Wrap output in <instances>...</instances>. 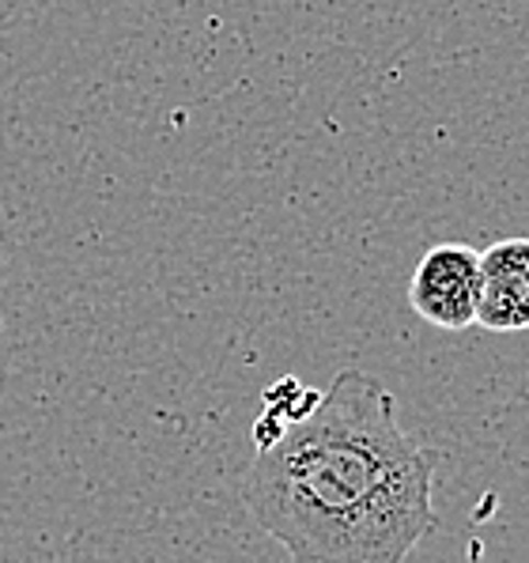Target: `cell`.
Returning a JSON list of instances; mask_svg holds the SVG:
<instances>
[{
  "label": "cell",
  "mask_w": 529,
  "mask_h": 563,
  "mask_svg": "<svg viewBox=\"0 0 529 563\" xmlns=\"http://www.w3.org/2000/svg\"><path fill=\"white\" fill-rule=\"evenodd\" d=\"M481 299V250L465 242H439L420 257L409 284V307L436 329L476 325Z\"/></svg>",
  "instance_id": "7a4b0ae2"
},
{
  "label": "cell",
  "mask_w": 529,
  "mask_h": 563,
  "mask_svg": "<svg viewBox=\"0 0 529 563\" xmlns=\"http://www.w3.org/2000/svg\"><path fill=\"white\" fill-rule=\"evenodd\" d=\"M476 325L488 333L529 329V239H499L481 250Z\"/></svg>",
  "instance_id": "3957f363"
},
{
  "label": "cell",
  "mask_w": 529,
  "mask_h": 563,
  "mask_svg": "<svg viewBox=\"0 0 529 563\" xmlns=\"http://www.w3.org/2000/svg\"><path fill=\"white\" fill-rule=\"evenodd\" d=\"M436 454L397 423L378 378L341 371L257 446L242 481L254 522L291 563H405L439 526Z\"/></svg>",
  "instance_id": "6da1fadb"
}]
</instances>
